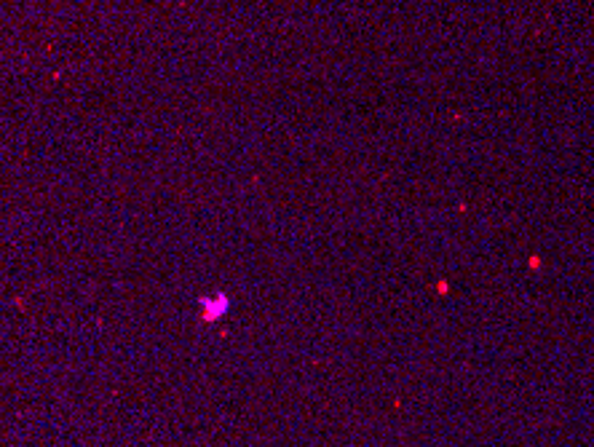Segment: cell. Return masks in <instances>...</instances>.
Returning <instances> with one entry per match:
<instances>
[{
	"instance_id": "1",
	"label": "cell",
	"mask_w": 594,
	"mask_h": 447,
	"mask_svg": "<svg viewBox=\"0 0 594 447\" xmlns=\"http://www.w3.org/2000/svg\"><path fill=\"white\" fill-rule=\"evenodd\" d=\"M201 308H204V313H201V319H204V321H217L228 311V297H225V294L201 297Z\"/></svg>"
}]
</instances>
